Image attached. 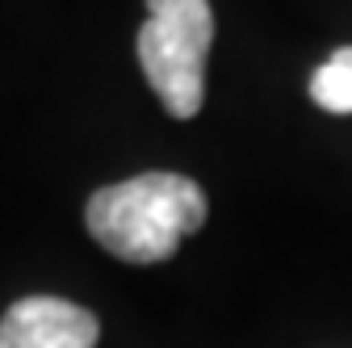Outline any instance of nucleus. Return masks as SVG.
<instances>
[{
  "mask_svg": "<svg viewBox=\"0 0 352 348\" xmlns=\"http://www.w3.org/2000/svg\"><path fill=\"white\" fill-rule=\"evenodd\" d=\"M201 223L206 193L197 181L176 172H143V177L105 185L84 206L88 235L126 265L168 260L181 239L201 231Z\"/></svg>",
  "mask_w": 352,
  "mask_h": 348,
  "instance_id": "1",
  "label": "nucleus"
},
{
  "mask_svg": "<svg viewBox=\"0 0 352 348\" xmlns=\"http://www.w3.org/2000/svg\"><path fill=\"white\" fill-rule=\"evenodd\" d=\"M214 42L210 0H147L139 63L172 118H193L206 101V59Z\"/></svg>",
  "mask_w": 352,
  "mask_h": 348,
  "instance_id": "2",
  "label": "nucleus"
},
{
  "mask_svg": "<svg viewBox=\"0 0 352 348\" xmlns=\"http://www.w3.org/2000/svg\"><path fill=\"white\" fill-rule=\"evenodd\" d=\"M101 323L67 298H21L0 319V348H97Z\"/></svg>",
  "mask_w": 352,
  "mask_h": 348,
  "instance_id": "3",
  "label": "nucleus"
},
{
  "mask_svg": "<svg viewBox=\"0 0 352 348\" xmlns=\"http://www.w3.org/2000/svg\"><path fill=\"white\" fill-rule=\"evenodd\" d=\"M311 97L327 113H352V47H340L311 76Z\"/></svg>",
  "mask_w": 352,
  "mask_h": 348,
  "instance_id": "4",
  "label": "nucleus"
}]
</instances>
